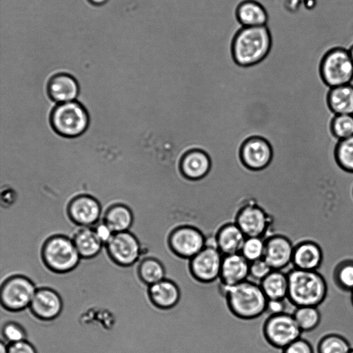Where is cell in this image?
<instances>
[{
  "instance_id": "cell-29",
  "label": "cell",
  "mask_w": 353,
  "mask_h": 353,
  "mask_svg": "<svg viewBox=\"0 0 353 353\" xmlns=\"http://www.w3.org/2000/svg\"><path fill=\"white\" fill-rule=\"evenodd\" d=\"M318 353H349L352 349L350 341L339 334H327L315 344Z\"/></svg>"
},
{
  "instance_id": "cell-41",
  "label": "cell",
  "mask_w": 353,
  "mask_h": 353,
  "mask_svg": "<svg viewBox=\"0 0 353 353\" xmlns=\"http://www.w3.org/2000/svg\"><path fill=\"white\" fill-rule=\"evenodd\" d=\"M90 4L95 6H99L105 4L108 2V0H87Z\"/></svg>"
},
{
  "instance_id": "cell-26",
  "label": "cell",
  "mask_w": 353,
  "mask_h": 353,
  "mask_svg": "<svg viewBox=\"0 0 353 353\" xmlns=\"http://www.w3.org/2000/svg\"><path fill=\"white\" fill-rule=\"evenodd\" d=\"M326 102L334 114H353V84L328 88Z\"/></svg>"
},
{
  "instance_id": "cell-3",
  "label": "cell",
  "mask_w": 353,
  "mask_h": 353,
  "mask_svg": "<svg viewBox=\"0 0 353 353\" xmlns=\"http://www.w3.org/2000/svg\"><path fill=\"white\" fill-rule=\"evenodd\" d=\"M288 301L296 307H318L327 294V284L317 270H304L292 268L287 272Z\"/></svg>"
},
{
  "instance_id": "cell-21",
  "label": "cell",
  "mask_w": 353,
  "mask_h": 353,
  "mask_svg": "<svg viewBox=\"0 0 353 353\" xmlns=\"http://www.w3.org/2000/svg\"><path fill=\"white\" fill-rule=\"evenodd\" d=\"M323 260L320 245L314 241L303 240L294 245L292 265L304 270H317Z\"/></svg>"
},
{
  "instance_id": "cell-25",
  "label": "cell",
  "mask_w": 353,
  "mask_h": 353,
  "mask_svg": "<svg viewBox=\"0 0 353 353\" xmlns=\"http://www.w3.org/2000/svg\"><path fill=\"white\" fill-rule=\"evenodd\" d=\"M114 233L128 231L134 222L132 209L123 203H114L110 205L101 218Z\"/></svg>"
},
{
  "instance_id": "cell-7",
  "label": "cell",
  "mask_w": 353,
  "mask_h": 353,
  "mask_svg": "<svg viewBox=\"0 0 353 353\" xmlns=\"http://www.w3.org/2000/svg\"><path fill=\"white\" fill-rule=\"evenodd\" d=\"M0 283L1 307L11 312H19L30 307L37 288L29 278L14 275Z\"/></svg>"
},
{
  "instance_id": "cell-6",
  "label": "cell",
  "mask_w": 353,
  "mask_h": 353,
  "mask_svg": "<svg viewBox=\"0 0 353 353\" xmlns=\"http://www.w3.org/2000/svg\"><path fill=\"white\" fill-rule=\"evenodd\" d=\"M165 242L174 255L190 260L206 245L207 236L199 228L183 224L173 227L168 232Z\"/></svg>"
},
{
  "instance_id": "cell-8",
  "label": "cell",
  "mask_w": 353,
  "mask_h": 353,
  "mask_svg": "<svg viewBox=\"0 0 353 353\" xmlns=\"http://www.w3.org/2000/svg\"><path fill=\"white\" fill-rule=\"evenodd\" d=\"M223 256L215 245L213 237H208L206 245L188 260L190 275L201 283L216 281L219 279Z\"/></svg>"
},
{
  "instance_id": "cell-9",
  "label": "cell",
  "mask_w": 353,
  "mask_h": 353,
  "mask_svg": "<svg viewBox=\"0 0 353 353\" xmlns=\"http://www.w3.org/2000/svg\"><path fill=\"white\" fill-rule=\"evenodd\" d=\"M321 76L327 88L352 84L353 61L349 51L343 49L330 51L322 62Z\"/></svg>"
},
{
  "instance_id": "cell-23",
  "label": "cell",
  "mask_w": 353,
  "mask_h": 353,
  "mask_svg": "<svg viewBox=\"0 0 353 353\" xmlns=\"http://www.w3.org/2000/svg\"><path fill=\"white\" fill-rule=\"evenodd\" d=\"M70 239L73 241L82 259H90L96 256L104 246L93 227L76 225Z\"/></svg>"
},
{
  "instance_id": "cell-19",
  "label": "cell",
  "mask_w": 353,
  "mask_h": 353,
  "mask_svg": "<svg viewBox=\"0 0 353 353\" xmlns=\"http://www.w3.org/2000/svg\"><path fill=\"white\" fill-rule=\"evenodd\" d=\"M46 90L52 101L61 103L75 101L79 94V85L72 75L59 72L49 79Z\"/></svg>"
},
{
  "instance_id": "cell-20",
  "label": "cell",
  "mask_w": 353,
  "mask_h": 353,
  "mask_svg": "<svg viewBox=\"0 0 353 353\" xmlns=\"http://www.w3.org/2000/svg\"><path fill=\"white\" fill-rule=\"evenodd\" d=\"M212 162L208 154L201 149H192L185 152L179 163L183 176L190 180L205 177L211 169Z\"/></svg>"
},
{
  "instance_id": "cell-1",
  "label": "cell",
  "mask_w": 353,
  "mask_h": 353,
  "mask_svg": "<svg viewBox=\"0 0 353 353\" xmlns=\"http://www.w3.org/2000/svg\"><path fill=\"white\" fill-rule=\"evenodd\" d=\"M272 46V37L267 26L241 27L232 41V57L239 67H253L267 57Z\"/></svg>"
},
{
  "instance_id": "cell-33",
  "label": "cell",
  "mask_w": 353,
  "mask_h": 353,
  "mask_svg": "<svg viewBox=\"0 0 353 353\" xmlns=\"http://www.w3.org/2000/svg\"><path fill=\"white\" fill-rule=\"evenodd\" d=\"M330 130L338 141L353 136V114H334L330 123Z\"/></svg>"
},
{
  "instance_id": "cell-2",
  "label": "cell",
  "mask_w": 353,
  "mask_h": 353,
  "mask_svg": "<svg viewBox=\"0 0 353 353\" xmlns=\"http://www.w3.org/2000/svg\"><path fill=\"white\" fill-rule=\"evenodd\" d=\"M230 312L242 320L259 318L266 312L268 299L259 283L247 280L231 287L220 286Z\"/></svg>"
},
{
  "instance_id": "cell-36",
  "label": "cell",
  "mask_w": 353,
  "mask_h": 353,
  "mask_svg": "<svg viewBox=\"0 0 353 353\" xmlns=\"http://www.w3.org/2000/svg\"><path fill=\"white\" fill-rule=\"evenodd\" d=\"M272 270L263 258L250 262V275L253 281L260 283Z\"/></svg>"
},
{
  "instance_id": "cell-39",
  "label": "cell",
  "mask_w": 353,
  "mask_h": 353,
  "mask_svg": "<svg viewBox=\"0 0 353 353\" xmlns=\"http://www.w3.org/2000/svg\"><path fill=\"white\" fill-rule=\"evenodd\" d=\"M8 353H37L34 347L27 340L8 345Z\"/></svg>"
},
{
  "instance_id": "cell-10",
  "label": "cell",
  "mask_w": 353,
  "mask_h": 353,
  "mask_svg": "<svg viewBox=\"0 0 353 353\" xmlns=\"http://www.w3.org/2000/svg\"><path fill=\"white\" fill-rule=\"evenodd\" d=\"M302 331L292 314L269 315L263 325L264 340L270 345L283 349L301 337Z\"/></svg>"
},
{
  "instance_id": "cell-38",
  "label": "cell",
  "mask_w": 353,
  "mask_h": 353,
  "mask_svg": "<svg viewBox=\"0 0 353 353\" xmlns=\"http://www.w3.org/2000/svg\"><path fill=\"white\" fill-rule=\"evenodd\" d=\"M285 299H268L266 312L269 315L282 314L286 312L287 303Z\"/></svg>"
},
{
  "instance_id": "cell-44",
  "label": "cell",
  "mask_w": 353,
  "mask_h": 353,
  "mask_svg": "<svg viewBox=\"0 0 353 353\" xmlns=\"http://www.w3.org/2000/svg\"><path fill=\"white\" fill-rule=\"evenodd\" d=\"M351 303L353 305V291L351 292Z\"/></svg>"
},
{
  "instance_id": "cell-46",
  "label": "cell",
  "mask_w": 353,
  "mask_h": 353,
  "mask_svg": "<svg viewBox=\"0 0 353 353\" xmlns=\"http://www.w3.org/2000/svg\"><path fill=\"white\" fill-rule=\"evenodd\" d=\"M352 194H353V190H352Z\"/></svg>"
},
{
  "instance_id": "cell-11",
  "label": "cell",
  "mask_w": 353,
  "mask_h": 353,
  "mask_svg": "<svg viewBox=\"0 0 353 353\" xmlns=\"http://www.w3.org/2000/svg\"><path fill=\"white\" fill-rule=\"evenodd\" d=\"M234 223L246 237L267 238L272 234L274 219L264 209L250 201H247L237 212Z\"/></svg>"
},
{
  "instance_id": "cell-40",
  "label": "cell",
  "mask_w": 353,
  "mask_h": 353,
  "mask_svg": "<svg viewBox=\"0 0 353 353\" xmlns=\"http://www.w3.org/2000/svg\"><path fill=\"white\" fill-rule=\"evenodd\" d=\"M93 228L103 245H105L114 234L112 230L102 221L93 226Z\"/></svg>"
},
{
  "instance_id": "cell-22",
  "label": "cell",
  "mask_w": 353,
  "mask_h": 353,
  "mask_svg": "<svg viewBox=\"0 0 353 353\" xmlns=\"http://www.w3.org/2000/svg\"><path fill=\"white\" fill-rule=\"evenodd\" d=\"M214 244L223 255L240 253L246 236L234 222L221 225L213 236Z\"/></svg>"
},
{
  "instance_id": "cell-37",
  "label": "cell",
  "mask_w": 353,
  "mask_h": 353,
  "mask_svg": "<svg viewBox=\"0 0 353 353\" xmlns=\"http://www.w3.org/2000/svg\"><path fill=\"white\" fill-rule=\"evenodd\" d=\"M283 353H314V347L310 341L301 336L283 348Z\"/></svg>"
},
{
  "instance_id": "cell-5",
  "label": "cell",
  "mask_w": 353,
  "mask_h": 353,
  "mask_svg": "<svg viewBox=\"0 0 353 353\" xmlns=\"http://www.w3.org/2000/svg\"><path fill=\"white\" fill-rule=\"evenodd\" d=\"M41 255L49 270L60 274L74 270L81 259L73 241L64 235L48 238L42 245Z\"/></svg>"
},
{
  "instance_id": "cell-43",
  "label": "cell",
  "mask_w": 353,
  "mask_h": 353,
  "mask_svg": "<svg viewBox=\"0 0 353 353\" xmlns=\"http://www.w3.org/2000/svg\"><path fill=\"white\" fill-rule=\"evenodd\" d=\"M349 52H350V55L351 57V59H352V60L353 61V47L351 48V50L349 51Z\"/></svg>"
},
{
  "instance_id": "cell-35",
  "label": "cell",
  "mask_w": 353,
  "mask_h": 353,
  "mask_svg": "<svg viewBox=\"0 0 353 353\" xmlns=\"http://www.w3.org/2000/svg\"><path fill=\"white\" fill-rule=\"evenodd\" d=\"M1 341L8 345L26 340V332L23 327L14 321L0 322Z\"/></svg>"
},
{
  "instance_id": "cell-13",
  "label": "cell",
  "mask_w": 353,
  "mask_h": 353,
  "mask_svg": "<svg viewBox=\"0 0 353 353\" xmlns=\"http://www.w3.org/2000/svg\"><path fill=\"white\" fill-rule=\"evenodd\" d=\"M102 207L99 201L88 194L72 198L66 207V215L76 225L93 227L101 220Z\"/></svg>"
},
{
  "instance_id": "cell-16",
  "label": "cell",
  "mask_w": 353,
  "mask_h": 353,
  "mask_svg": "<svg viewBox=\"0 0 353 353\" xmlns=\"http://www.w3.org/2000/svg\"><path fill=\"white\" fill-rule=\"evenodd\" d=\"M29 309L37 318L50 321L57 318L63 309L60 295L50 288H37Z\"/></svg>"
},
{
  "instance_id": "cell-15",
  "label": "cell",
  "mask_w": 353,
  "mask_h": 353,
  "mask_svg": "<svg viewBox=\"0 0 353 353\" xmlns=\"http://www.w3.org/2000/svg\"><path fill=\"white\" fill-rule=\"evenodd\" d=\"M293 241L288 236L274 234L265 238L263 259L272 270H283L292 262Z\"/></svg>"
},
{
  "instance_id": "cell-31",
  "label": "cell",
  "mask_w": 353,
  "mask_h": 353,
  "mask_svg": "<svg viewBox=\"0 0 353 353\" xmlns=\"http://www.w3.org/2000/svg\"><path fill=\"white\" fill-rule=\"evenodd\" d=\"M333 281L338 288L344 292L353 291V259L339 261L332 272Z\"/></svg>"
},
{
  "instance_id": "cell-27",
  "label": "cell",
  "mask_w": 353,
  "mask_h": 353,
  "mask_svg": "<svg viewBox=\"0 0 353 353\" xmlns=\"http://www.w3.org/2000/svg\"><path fill=\"white\" fill-rule=\"evenodd\" d=\"M140 280L147 286L166 278V268L163 261L154 256H145L136 264Z\"/></svg>"
},
{
  "instance_id": "cell-18",
  "label": "cell",
  "mask_w": 353,
  "mask_h": 353,
  "mask_svg": "<svg viewBox=\"0 0 353 353\" xmlns=\"http://www.w3.org/2000/svg\"><path fill=\"white\" fill-rule=\"evenodd\" d=\"M250 263L241 253L224 255L219 276L220 286L231 287L248 280Z\"/></svg>"
},
{
  "instance_id": "cell-34",
  "label": "cell",
  "mask_w": 353,
  "mask_h": 353,
  "mask_svg": "<svg viewBox=\"0 0 353 353\" xmlns=\"http://www.w3.org/2000/svg\"><path fill=\"white\" fill-rule=\"evenodd\" d=\"M265 238L248 236L244 241L241 254L250 263L262 259L265 251Z\"/></svg>"
},
{
  "instance_id": "cell-42",
  "label": "cell",
  "mask_w": 353,
  "mask_h": 353,
  "mask_svg": "<svg viewBox=\"0 0 353 353\" xmlns=\"http://www.w3.org/2000/svg\"><path fill=\"white\" fill-rule=\"evenodd\" d=\"M0 352L1 353H8V344L4 341H1L0 343Z\"/></svg>"
},
{
  "instance_id": "cell-4",
  "label": "cell",
  "mask_w": 353,
  "mask_h": 353,
  "mask_svg": "<svg viewBox=\"0 0 353 353\" xmlns=\"http://www.w3.org/2000/svg\"><path fill=\"white\" fill-rule=\"evenodd\" d=\"M49 120L52 130L65 138L82 135L90 124L86 108L77 101L57 103L51 110Z\"/></svg>"
},
{
  "instance_id": "cell-30",
  "label": "cell",
  "mask_w": 353,
  "mask_h": 353,
  "mask_svg": "<svg viewBox=\"0 0 353 353\" xmlns=\"http://www.w3.org/2000/svg\"><path fill=\"white\" fill-rule=\"evenodd\" d=\"M292 315L302 332L314 330L321 321V312L316 306L296 307Z\"/></svg>"
},
{
  "instance_id": "cell-45",
  "label": "cell",
  "mask_w": 353,
  "mask_h": 353,
  "mask_svg": "<svg viewBox=\"0 0 353 353\" xmlns=\"http://www.w3.org/2000/svg\"><path fill=\"white\" fill-rule=\"evenodd\" d=\"M349 353H353V349H351V350L349 352Z\"/></svg>"
},
{
  "instance_id": "cell-17",
  "label": "cell",
  "mask_w": 353,
  "mask_h": 353,
  "mask_svg": "<svg viewBox=\"0 0 353 353\" xmlns=\"http://www.w3.org/2000/svg\"><path fill=\"white\" fill-rule=\"evenodd\" d=\"M147 295L152 306L157 310L165 311L176 307L181 294L176 282L166 277L148 286Z\"/></svg>"
},
{
  "instance_id": "cell-12",
  "label": "cell",
  "mask_w": 353,
  "mask_h": 353,
  "mask_svg": "<svg viewBox=\"0 0 353 353\" xmlns=\"http://www.w3.org/2000/svg\"><path fill=\"white\" fill-rule=\"evenodd\" d=\"M104 246L110 258L123 267L134 265L141 257L140 243L129 230L114 233Z\"/></svg>"
},
{
  "instance_id": "cell-28",
  "label": "cell",
  "mask_w": 353,
  "mask_h": 353,
  "mask_svg": "<svg viewBox=\"0 0 353 353\" xmlns=\"http://www.w3.org/2000/svg\"><path fill=\"white\" fill-rule=\"evenodd\" d=\"M259 284L268 299H285L288 297V278L283 270H272Z\"/></svg>"
},
{
  "instance_id": "cell-32",
  "label": "cell",
  "mask_w": 353,
  "mask_h": 353,
  "mask_svg": "<svg viewBox=\"0 0 353 353\" xmlns=\"http://www.w3.org/2000/svg\"><path fill=\"white\" fill-rule=\"evenodd\" d=\"M334 157L341 169L353 174V136L338 141L334 147Z\"/></svg>"
},
{
  "instance_id": "cell-24",
  "label": "cell",
  "mask_w": 353,
  "mask_h": 353,
  "mask_svg": "<svg viewBox=\"0 0 353 353\" xmlns=\"http://www.w3.org/2000/svg\"><path fill=\"white\" fill-rule=\"evenodd\" d=\"M235 16L242 27L266 26L268 21V14L265 6L256 0H243L240 2L236 8Z\"/></svg>"
},
{
  "instance_id": "cell-14",
  "label": "cell",
  "mask_w": 353,
  "mask_h": 353,
  "mask_svg": "<svg viewBox=\"0 0 353 353\" xmlns=\"http://www.w3.org/2000/svg\"><path fill=\"white\" fill-rule=\"evenodd\" d=\"M273 150L270 142L263 137L254 136L243 141L240 148L242 163L248 169L260 170L271 162Z\"/></svg>"
}]
</instances>
